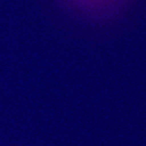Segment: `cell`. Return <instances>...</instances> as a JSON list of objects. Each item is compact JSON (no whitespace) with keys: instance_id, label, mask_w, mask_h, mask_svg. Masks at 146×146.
<instances>
[{"instance_id":"1","label":"cell","mask_w":146,"mask_h":146,"mask_svg":"<svg viewBox=\"0 0 146 146\" xmlns=\"http://www.w3.org/2000/svg\"><path fill=\"white\" fill-rule=\"evenodd\" d=\"M68 2L76 6L86 8L88 10H98V9L108 7L109 5L114 4L117 0H67Z\"/></svg>"}]
</instances>
